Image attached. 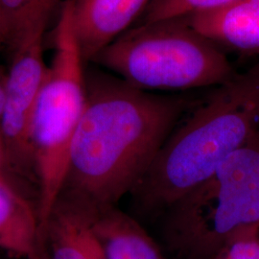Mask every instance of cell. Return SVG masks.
<instances>
[{
	"mask_svg": "<svg viewBox=\"0 0 259 259\" xmlns=\"http://www.w3.org/2000/svg\"><path fill=\"white\" fill-rule=\"evenodd\" d=\"M196 102L150 93L119 77L85 69V104L61 195L95 209L116 206L146 175Z\"/></svg>",
	"mask_w": 259,
	"mask_h": 259,
	"instance_id": "1",
	"label": "cell"
},
{
	"mask_svg": "<svg viewBox=\"0 0 259 259\" xmlns=\"http://www.w3.org/2000/svg\"><path fill=\"white\" fill-rule=\"evenodd\" d=\"M258 130L259 62L186 112L131 193L138 209L165 212Z\"/></svg>",
	"mask_w": 259,
	"mask_h": 259,
	"instance_id": "2",
	"label": "cell"
},
{
	"mask_svg": "<svg viewBox=\"0 0 259 259\" xmlns=\"http://www.w3.org/2000/svg\"><path fill=\"white\" fill-rule=\"evenodd\" d=\"M163 214L177 259H212L234 236L258 228L259 130Z\"/></svg>",
	"mask_w": 259,
	"mask_h": 259,
	"instance_id": "3",
	"label": "cell"
},
{
	"mask_svg": "<svg viewBox=\"0 0 259 259\" xmlns=\"http://www.w3.org/2000/svg\"><path fill=\"white\" fill-rule=\"evenodd\" d=\"M92 62L144 91L217 87L236 74L222 48L180 18L130 28Z\"/></svg>",
	"mask_w": 259,
	"mask_h": 259,
	"instance_id": "4",
	"label": "cell"
},
{
	"mask_svg": "<svg viewBox=\"0 0 259 259\" xmlns=\"http://www.w3.org/2000/svg\"><path fill=\"white\" fill-rule=\"evenodd\" d=\"M84 63L73 13L64 10L56 24L54 55L47 67L32 130L42 233L64 188L70 149L85 104Z\"/></svg>",
	"mask_w": 259,
	"mask_h": 259,
	"instance_id": "5",
	"label": "cell"
},
{
	"mask_svg": "<svg viewBox=\"0 0 259 259\" xmlns=\"http://www.w3.org/2000/svg\"><path fill=\"white\" fill-rule=\"evenodd\" d=\"M44 37L37 34L30 37L13 52L0 124L1 139L13 166L37 187L32 130L48 67L44 59Z\"/></svg>",
	"mask_w": 259,
	"mask_h": 259,
	"instance_id": "6",
	"label": "cell"
},
{
	"mask_svg": "<svg viewBox=\"0 0 259 259\" xmlns=\"http://www.w3.org/2000/svg\"><path fill=\"white\" fill-rule=\"evenodd\" d=\"M93 214L90 205L61 195L44 230L48 259H107Z\"/></svg>",
	"mask_w": 259,
	"mask_h": 259,
	"instance_id": "7",
	"label": "cell"
},
{
	"mask_svg": "<svg viewBox=\"0 0 259 259\" xmlns=\"http://www.w3.org/2000/svg\"><path fill=\"white\" fill-rule=\"evenodd\" d=\"M74 28L84 62L130 29L151 0H73Z\"/></svg>",
	"mask_w": 259,
	"mask_h": 259,
	"instance_id": "8",
	"label": "cell"
},
{
	"mask_svg": "<svg viewBox=\"0 0 259 259\" xmlns=\"http://www.w3.org/2000/svg\"><path fill=\"white\" fill-rule=\"evenodd\" d=\"M180 19L222 49L247 55L259 53V0H239Z\"/></svg>",
	"mask_w": 259,
	"mask_h": 259,
	"instance_id": "9",
	"label": "cell"
},
{
	"mask_svg": "<svg viewBox=\"0 0 259 259\" xmlns=\"http://www.w3.org/2000/svg\"><path fill=\"white\" fill-rule=\"evenodd\" d=\"M0 250L25 259H48L37 207L0 185Z\"/></svg>",
	"mask_w": 259,
	"mask_h": 259,
	"instance_id": "10",
	"label": "cell"
},
{
	"mask_svg": "<svg viewBox=\"0 0 259 259\" xmlns=\"http://www.w3.org/2000/svg\"><path fill=\"white\" fill-rule=\"evenodd\" d=\"M93 229L107 259H163L148 232L116 206L94 209Z\"/></svg>",
	"mask_w": 259,
	"mask_h": 259,
	"instance_id": "11",
	"label": "cell"
},
{
	"mask_svg": "<svg viewBox=\"0 0 259 259\" xmlns=\"http://www.w3.org/2000/svg\"><path fill=\"white\" fill-rule=\"evenodd\" d=\"M61 0H0L3 46L14 52L28 38L45 34Z\"/></svg>",
	"mask_w": 259,
	"mask_h": 259,
	"instance_id": "12",
	"label": "cell"
},
{
	"mask_svg": "<svg viewBox=\"0 0 259 259\" xmlns=\"http://www.w3.org/2000/svg\"><path fill=\"white\" fill-rule=\"evenodd\" d=\"M239 0H151L142 13L140 24L221 9Z\"/></svg>",
	"mask_w": 259,
	"mask_h": 259,
	"instance_id": "13",
	"label": "cell"
},
{
	"mask_svg": "<svg viewBox=\"0 0 259 259\" xmlns=\"http://www.w3.org/2000/svg\"><path fill=\"white\" fill-rule=\"evenodd\" d=\"M212 259H259V228H252L234 236Z\"/></svg>",
	"mask_w": 259,
	"mask_h": 259,
	"instance_id": "14",
	"label": "cell"
},
{
	"mask_svg": "<svg viewBox=\"0 0 259 259\" xmlns=\"http://www.w3.org/2000/svg\"><path fill=\"white\" fill-rule=\"evenodd\" d=\"M0 185L10 191L20 195L31 201L32 193L29 191V186H33L19 175L13 166L5 147L0 140Z\"/></svg>",
	"mask_w": 259,
	"mask_h": 259,
	"instance_id": "15",
	"label": "cell"
},
{
	"mask_svg": "<svg viewBox=\"0 0 259 259\" xmlns=\"http://www.w3.org/2000/svg\"><path fill=\"white\" fill-rule=\"evenodd\" d=\"M6 80H7V75L4 74L0 69V124H1V119H2L3 111L5 108V102H6Z\"/></svg>",
	"mask_w": 259,
	"mask_h": 259,
	"instance_id": "16",
	"label": "cell"
},
{
	"mask_svg": "<svg viewBox=\"0 0 259 259\" xmlns=\"http://www.w3.org/2000/svg\"><path fill=\"white\" fill-rule=\"evenodd\" d=\"M3 46V33H2V24H1V18H0V47Z\"/></svg>",
	"mask_w": 259,
	"mask_h": 259,
	"instance_id": "17",
	"label": "cell"
},
{
	"mask_svg": "<svg viewBox=\"0 0 259 259\" xmlns=\"http://www.w3.org/2000/svg\"><path fill=\"white\" fill-rule=\"evenodd\" d=\"M0 140L2 141V139H1V132H0ZM2 143H3V142H2Z\"/></svg>",
	"mask_w": 259,
	"mask_h": 259,
	"instance_id": "18",
	"label": "cell"
},
{
	"mask_svg": "<svg viewBox=\"0 0 259 259\" xmlns=\"http://www.w3.org/2000/svg\"><path fill=\"white\" fill-rule=\"evenodd\" d=\"M0 251H2V250H0Z\"/></svg>",
	"mask_w": 259,
	"mask_h": 259,
	"instance_id": "19",
	"label": "cell"
}]
</instances>
